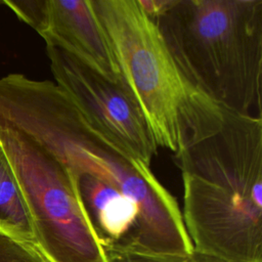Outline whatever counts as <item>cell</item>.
Returning a JSON list of instances; mask_svg holds the SVG:
<instances>
[{"instance_id": "8fae6325", "label": "cell", "mask_w": 262, "mask_h": 262, "mask_svg": "<svg viewBox=\"0 0 262 262\" xmlns=\"http://www.w3.org/2000/svg\"><path fill=\"white\" fill-rule=\"evenodd\" d=\"M106 262H183L185 259H172L134 252L103 249Z\"/></svg>"}, {"instance_id": "7a4b0ae2", "label": "cell", "mask_w": 262, "mask_h": 262, "mask_svg": "<svg viewBox=\"0 0 262 262\" xmlns=\"http://www.w3.org/2000/svg\"><path fill=\"white\" fill-rule=\"evenodd\" d=\"M222 110L221 127L175 154L182 220L193 251L262 260V118Z\"/></svg>"}, {"instance_id": "8992f818", "label": "cell", "mask_w": 262, "mask_h": 262, "mask_svg": "<svg viewBox=\"0 0 262 262\" xmlns=\"http://www.w3.org/2000/svg\"><path fill=\"white\" fill-rule=\"evenodd\" d=\"M55 84L83 115L129 155L150 167L159 146L132 92L60 47L46 43Z\"/></svg>"}, {"instance_id": "52a82bcc", "label": "cell", "mask_w": 262, "mask_h": 262, "mask_svg": "<svg viewBox=\"0 0 262 262\" xmlns=\"http://www.w3.org/2000/svg\"><path fill=\"white\" fill-rule=\"evenodd\" d=\"M45 43L75 55L112 81L122 75L89 0H48Z\"/></svg>"}, {"instance_id": "ba28073f", "label": "cell", "mask_w": 262, "mask_h": 262, "mask_svg": "<svg viewBox=\"0 0 262 262\" xmlns=\"http://www.w3.org/2000/svg\"><path fill=\"white\" fill-rule=\"evenodd\" d=\"M0 231L36 248L35 234L24 195L0 145Z\"/></svg>"}, {"instance_id": "9c48e42d", "label": "cell", "mask_w": 262, "mask_h": 262, "mask_svg": "<svg viewBox=\"0 0 262 262\" xmlns=\"http://www.w3.org/2000/svg\"><path fill=\"white\" fill-rule=\"evenodd\" d=\"M16 16L32 27L41 37L47 29L48 0H3Z\"/></svg>"}, {"instance_id": "6da1fadb", "label": "cell", "mask_w": 262, "mask_h": 262, "mask_svg": "<svg viewBox=\"0 0 262 262\" xmlns=\"http://www.w3.org/2000/svg\"><path fill=\"white\" fill-rule=\"evenodd\" d=\"M0 123L31 137L77 178H97L140 209L143 254L185 259L193 248L176 199L144 165L96 128L52 81L0 79Z\"/></svg>"}, {"instance_id": "5b68a950", "label": "cell", "mask_w": 262, "mask_h": 262, "mask_svg": "<svg viewBox=\"0 0 262 262\" xmlns=\"http://www.w3.org/2000/svg\"><path fill=\"white\" fill-rule=\"evenodd\" d=\"M0 145L24 195L41 255L48 262H106L78 178L31 137L1 123Z\"/></svg>"}, {"instance_id": "30bf717a", "label": "cell", "mask_w": 262, "mask_h": 262, "mask_svg": "<svg viewBox=\"0 0 262 262\" xmlns=\"http://www.w3.org/2000/svg\"><path fill=\"white\" fill-rule=\"evenodd\" d=\"M0 262H48L34 247L0 231Z\"/></svg>"}, {"instance_id": "7c38bea8", "label": "cell", "mask_w": 262, "mask_h": 262, "mask_svg": "<svg viewBox=\"0 0 262 262\" xmlns=\"http://www.w3.org/2000/svg\"><path fill=\"white\" fill-rule=\"evenodd\" d=\"M183 262H227V261H224L215 257H211L208 255L200 254L193 251Z\"/></svg>"}, {"instance_id": "277c9868", "label": "cell", "mask_w": 262, "mask_h": 262, "mask_svg": "<svg viewBox=\"0 0 262 262\" xmlns=\"http://www.w3.org/2000/svg\"><path fill=\"white\" fill-rule=\"evenodd\" d=\"M89 1L159 147L177 154L221 127V107L184 77L138 0Z\"/></svg>"}, {"instance_id": "3957f363", "label": "cell", "mask_w": 262, "mask_h": 262, "mask_svg": "<svg viewBox=\"0 0 262 262\" xmlns=\"http://www.w3.org/2000/svg\"><path fill=\"white\" fill-rule=\"evenodd\" d=\"M150 17L196 90L262 118V0H162Z\"/></svg>"}]
</instances>
